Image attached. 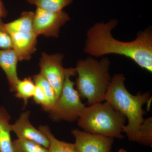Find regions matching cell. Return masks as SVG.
Returning a JSON list of instances; mask_svg holds the SVG:
<instances>
[{
    "label": "cell",
    "instance_id": "cell-1",
    "mask_svg": "<svg viewBox=\"0 0 152 152\" xmlns=\"http://www.w3.org/2000/svg\"><path fill=\"white\" fill-rule=\"evenodd\" d=\"M118 23L117 20L112 19L91 27L87 32L84 51L96 58L109 54L124 56L152 72V30L148 28L140 32L134 40L122 42L115 39L112 34Z\"/></svg>",
    "mask_w": 152,
    "mask_h": 152
},
{
    "label": "cell",
    "instance_id": "cell-2",
    "mask_svg": "<svg viewBox=\"0 0 152 152\" xmlns=\"http://www.w3.org/2000/svg\"><path fill=\"white\" fill-rule=\"evenodd\" d=\"M125 81L123 74H115L112 78L104 101L127 119V125L124 126L123 132L129 140L138 143L140 129L144 120L142 107L150 102V95L149 93L141 92L132 95L126 88Z\"/></svg>",
    "mask_w": 152,
    "mask_h": 152
},
{
    "label": "cell",
    "instance_id": "cell-3",
    "mask_svg": "<svg viewBox=\"0 0 152 152\" xmlns=\"http://www.w3.org/2000/svg\"><path fill=\"white\" fill-rule=\"evenodd\" d=\"M110 65V62L107 58L98 61L89 57L77 62L75 68L78 75L75 83L77 90L89 104L104 101L112 80Z\"/></svg>",
    "mask_w": 152,
    "mask_h": 152
},
{
    "label": "cell",
    "instance_id": "cell-4",
    "mask_svg": "<svg viewBox=\"0 0 152 152\" xmlns=\"http://www.w3.org/2000/svg\"><path fill=\"white\" fill-rule=\"evenodd\" d=\"M126 121V117L106 101L85 107L77 120L85 132L119 139L124 137Z\"/></svg>",
    "mask_w": 152,
    "mask_h": 152
},
{
    "label": "cell",
    "instance_id": "cell-5",
    "mask_svg": "<svg viewBox=\"0 0 152 152\" xmlns=\"http://www.w3.org/2000/svg\"><path fill=\"white\" fill-rule=\"evenodd\" d=\"M75 75V69L69 68L59 96L48 112L50 118L54 121H75L79 118L86 107L75 89V83L71 79Z\"/></svg>",
    "mask_w": 152,
    "mask_h": 152
},
{
    "label": "cell",
    "instance_id": "cell-6",
    "mask_svg": "<svg viewBox=\"0 0 152 152\" xmlns=\"http://www.w3.org/2000/svg\"><path fill=\"white\" fill-rule=\"evenodd\" d=\"M70 20L64 10L54 12L37 8L34 12V31L38 36L58 38L62 26Z\"/></svg>",
    "mask_w": 152,
    "mask_h": 152
},
{
    "label": "cell",
    "instance_id": "cell-7",
    "mask_svg": "<svg viewBox=\"0 0 152 152\" xmlns=\"http://www.w3.org/2000/svg\"><path fill=\"white\" fill-rule=\"evenodd\" d=\"M62 54H48L42 53L39 66L40 73L50 84L53 88L57 99L59 96L69 68H64Z\"/></svg>",
    "mask_w": 152,
    "mask_h": 152
},
{
    "label": "cell",
    "instance_id": "cell-8",
    "mask_svg": "<svg viewBox=\"0 0 152 152\" xmlns=\"http://www.w3.org/2000/svg\"><path fill=\"white\" fill-rule=\"evenodd\" d=\"M78 152H111L114 138L80 130H72Z\"/></svg>",
    "mask_w": 152,
    "mask_h": 152
},
{
    "label": "cell",
    "instance_id": "cell-9",
    "mask_svg": "<svg viewBox=\"0 0 152 152\" xmlns=\"http://www.w3.org/2000/svg\"><path fill=\"white\" fill-rule=\"evenodd\" d=\"M30 112H24L20 115L15 122L11 124L12 132H13L18 138L37 143L48 148L49 141L48 137L40 131L35 128L30 122Z\"/></svg>",
    "mask_w": 152,
    "mask_h": 152
},
{
    "label": "cell",
    "instance_id": "cell-10",
    "mask_svg": "<svg viewBox=\"0 0 152 152\" xmlns=\"http://www.w3.org/2000/svg\"><path fill=\"white\" fill-rule=\"evenodd\" d=\"M12 49L16 53L19 61H29L37 50L38 35L34 31L10 34Z\"/></svg>",
    "mask_w": 152,
    "mask_h": 152
},
{
    "label": "cell",
    "instance_id": "cell-11",
    "mask_svg": "<svg viewBox=\"0 0 152 152\" xmlns=\"http://www.w3.org/2000/svg\"><path fill=\"white\" fill-rule=\"evenodd\" d=\"M19 61L16 53L12 49H0V67L5 74L11 92H15L19 80L17 72Z\"/></svg>",
    "mask_w": 152,
    "mask_h": 152
},
{
    "label": "cell",
    "instance_id": "cell-12",
    "mask_svg": "<svg viewBox=\"0 0 152 152\" xmlns=\"http://www.w3.org/2000/svg\"><path fill=\"white\" fill-rule=\"evenodd\" d=\"M11 116L4 107H0V152H14L11 138Z\"/></svg>",
    "mask_w": 152,
    "mask_h": 152
},
{
    "label": "cell",
    "instance_id": "cell-13",
    "mask_svg": "<svg viewBox=\"0 0 152 152\" xmlns=\"http://www.w3.org/2000/svg\"><path fill=\"white\" fill-rule=\"evenodd\" d=\"M34 12H23L18 19L5 23L6 29L10 34L34 31Z\"/></svg>",
    "mask_w": 152,
    "mask_h": 152
},
{
    "label": "cell",
    "instance_id": "cell-14",
    "mask_svg": "<svg viewBox=\"0 0 152 152\" xmlns=\"http://www.w3.org/2000/svg\"><path fill=\"white\" fill-rule=\"evenodd\" d=\"M39 130L45 135L49 141L48 152H78L75 144L62 141L57 139L48 126H40Z\"/></svg>",
    "mask_w": 152,
    "mask_h": 152
},
{
    "label": "cell",
    "instance_id": "cell-15",
    "mask_svg": "<svg viewBox=\"0 0 152 152\" xmlns=\"http://www.w3.org/2000/svg\"><path fill=\"white\" fill-rule=\"evenodd\" d=\"M33 78L28 77L23 80L19 79L16 86L15 92L16 97L23 100L24 106L27 104L29 100L33 98L36 88Z\"/></svg>",
    "mask_w": 152,
    "mask_h": 152
},
{
    "label": "cell",
    "instance_id": "cell-16",
    "mask_svg": "<svg viewBox=\"0 0 152 152\" xmlns=\"http://www.w3.org/2000/svg\"><path fill=\"white\" fill-rule=\"evenodd\" d=\"M73 0H27L31 5L46 10L58 12L69 5Z\"/></svg>",
    "mask_w": 152,
    "mask_h": 152
},
{
    "label": "cell",
    "instance_id": "cell-17",
    "mask_svg": "<svg viewBox=\"0 0 152 152\" xmlns=\"http://www.w3.org/2000/svg\"><path fill=\"white\" fill-rule=\"evenodd\" d=\"M14 152H48V149L37 143L30 141L18 138L13 141Z\"/></svg>",
    "mask_w": 152,
    "mask_h": 152
},
{
    "label": "cell",
    "instance_id": "cell-18",
    "mask_svg": "<svg viewBox=\"0 0 152 152\" xmlns=\"http://www.w3.org/2000/svg\"><path fill=\"white\" fill-rule=\"evenodd\" d=\"M33 79L35 84L40 87L44 91L48 99L52 108L57 99L56 95L53 88L46 79L40 73L34 75Z\"/></svg>",
    "mask_w": 152,
    "mask_h": 152
},
{
    "label": "cell",
    "instance_id": "cell-19",
    "mask_svg": "<svg viewBox=\"0 0 152 152\" xmlns=\"http://www.w3.org/2000/svg\"><path fill=\"white\" fill-rule=\"evenodd\" d=\"M139 143L152 146V118L144 119L140 129Z\"/></svg>",
    "mask_w": 152,
    "mask_h": 152
},
{
    "label": "cell",
    "instance_id": "cell-20",
    "mask_svg": "<svg viewBox=\"0 0 152 152\" xmlns=\"http://www.w3.org/2000/svg\"><path fill=\"white\" fill-rule=\"evenodd\" d=\"M36 86L35 90L33 96V99L36 103L40 105L45 111L49 112L51 108V107L46 95L40 87L36 85Z\"/></svg>",
    "mask_w": 152,
    "mask_h": 152
},
{
    "label": "cell",
    "instance_id": "cell-21",
    "mask_svg": "<svg viewBox=\"0 0 152 152\" xmlns=\"http://www.w3.org/2000/svg\"><path fill=\"white\" fill-rule=\"evenodd\" d=\"M2 18H0V49H12V39L6 29Z\"/></svg>",
    "mask_w": 152,
    "mask_h": 152
},
{
    "label": "cell",
    "instance_id": "cell-22",
    "mask_svg": "<svg viewBox=\"0 0 152 152\" xmlns=\"http://www.w3.org/2000/svg\"><path fill=\"white\" fill-rule=\"evenodd\" d=\"M8 15V12L2 0H0V18H5Z\"/></svg>",
    "mask_w": 152,
    "mask_h": 152
},
{
    "label": "cell",
    "instance_id": "cell-23",
    "mask_svg": "<svg viewBox=\"0 0 152 152\" xmlns=\"http://www.w3.org/2000/svg\"><path fill=\"white\" fill-rule=\"evenodd\" d=\"M118 152H127L124 149H120Z\"/></svg>",
    "mask_w": 152,
    "mask_h": 152
}]
</instances>
